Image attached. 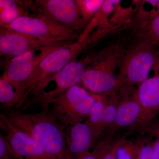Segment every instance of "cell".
<instances>
[{
    "instance_id": "cell-1",
    "label": "cell",
    "mask_w": 159,
    "mask_h": 159,
    "mask_svg": "<svg viewBox=\"0 0 159 159\" xmlns=\"http://www.w3.org/2000/svg\"><path fill=\"white\" fill-rule=\"evenodd\" d=\"M86 47L84 43L77 40L75 42H68L47 54L35 67L20 90L15 109L19 110L25 103L28 108L32 106L45 92L51 77L69 63L76 60Z\"/></svg>"
},
{
    "instance_id": "cell-2",
    "label": "cell",
    "mask_w": 159,
    "mask_h": 159,
    "mask_svg": "<svg viewBox=\"0 0 159 159\" xmlns=\"http://www.w3.org/2000/svg\"><path fill=\"white\" fill-rule=\"evenodd\" d=\"M6 111L5 114L11 123L35 139L51 156L70 159L64 139V128L49 111L29 113L14 108Z\"/></svg>"
},
{
    "instance_id": "cell-3",
    "label": "cell",
    "mask_w": 159,
    "mask_h": 159,
    "mask_svg": "<svg viewBox=\"0 0 159 159\" xmlns=\"http://www.w3.org/2000/svg\"><path fill=\"white\" fill-rule=\"evenodd\" d=\"M128 43L125 40L112 43L94 54L80 85L99 95L116 92L118 88L116 73L120 70L130 48Z\"/></svg>"
},
{
    "instance_id": "cell-4",
    "label": "cell",
    "mask_w": 159,
    "mask_h": 159,
    "mask_svg": "<svg viewBox=\"0 0 159 159\" xmlns=\"http://www.w3.org/2000/svg\"><path fill=\"white\" fill-rule=\"evenodd\" d=\"M159 57V48L139 38L130 46L119 70L118 89L130 93L132 87L139 85L148 78Z\"/></svg>"
},
{
    "instance_id": "cell-5",
    "label": "cell",
    "mask_w": 159,
    "mask_h": 159,
    "mask_svg": "<svg viewBox=\"0 0 159 159\" xmlns=\"http://www.w3.org/2000/svg\"><path fill=\"white\" fill-rule=\"evenodd\" d=\"M101 96L77 84L60 97L51 100L49 112L64 129L86 120L94 103Z\"/></svg>"
},
{
    "instance_id": "cell-6",
    "label": "cell",
    "mask_w": 159,
    "mask_h": 159,
    "mask_svg": "<svg viewBox=\"0 0 159 159\" xmlns=\"http://www.w3.org/2000/svg\"><path fill=\"white\" fill-rule=\"evenodd\" d=\"M4 28L35 37L61 41H72L78 39L80 36L77 31L38 14L20 16Z\"/></svg>"
},
{
    "instance_id": "cell-7",
    "label": "cell",
    "mask_w": 159,
    "mask_h": 159,
    "mask_svg": "<svg viewBox=\"0 0 159 159\" xmlns=\"http://www.w3.org/2000/svg\"><path fill=\"white\" fill-rule=\"evenodd\" d=\"M28 5L32 14L42 15L77 32L88 25L80 16L74 0L28 1Z\"/></svg>"
},
{
    "instance_id": "cell-8",
    "label": "cell",
    "mask_w": 159,
    "mask_h": 159,
    "mask_svg": "<svg viewBox=\"0 0 159 159\" xmlns=\"http://www.w3.org/2000/svg\"><path fill=\"white\" fill-rule=\"evenodd\" d=\"M93 56L82 61L75 60L68 64L53 75L50 80L55 81L56 88L48 92L45 91L34 102L33 106L39 104L42 110L49 111V102L64 94L74 85L80 84L84 73L92 61Z\"/></svg>"
},
{
    "instance_id": "cell-9",
    "label": "cell",
    "mask_w": 159,
    "mask_h": 159,
    "mask_svg": "<svg viewBox=\"0 0 159 159\" xmlns=\"http://www.w3.org/2000/svg\"><path fill=\"white\" fill-rule=\"evenodd\" d=\"M65 43L66 42H62L45 48L41 51L40 54L38 56L35 54L36 51H30L9 60L2 77L12 84L16 91L17 97L22 87L38 64L49 52Z\"/></svg>"
},
{
    "instance_id": "cell-10",
    "label": "cell",
    "mask_w": 159,
    "mask_h": 159,
    "mask_svg": "<svg viewBox=\"0 0 159 159\" xmlns=\"http://www.w3.org/2000/svg\"><path fill=\"white\" fill-rule=\"evenodd\" d=\"M60 40L42 38L0 27V54L11 58L30 51L40 50L62 42Z\"/></svg>"
},
{
    "instance_id": "cell-11",
    "label": "cell",
    "mask_w": 159,
    "mask_h": 159,
    "mask_svg": "<svg viewBox=\"0 0 159 159\" xmlns=\"http://www.w3.org/2000/svg\"><path fill=\"white\" fill-rule=\"evenodd\" d=\"M0 127L5 132L12 149L22 159H57L49 154L31 136L13 125L5 114L0 115Z\"/></svg>"
},
{
    "instance_id": "cell-12",
    "label": "cell",
    "mask_w": 159,
    "mask_h": 159,
    "mask_svg": "<svg viewBox=\"0 0 159 159\" xmlns=\"http://www.w3.org/2000/svg\"><path fill=\"white\" fill-rule=\"evenodd\" d=\"M152 70L153 77L138 85L134 94L141 109L139 125H146L159 112V57Z\"/></svg>"
},
{
    "instance_id": "cell-13",
    "label": "cell",
    "mask_w": 159,
    "mask_h": 159,
    "mask_svg": "<svg viewBox=\"0 0 159 159\" xmlns=\"http://www.w3.org/2000/svg\"><path fill=\"white\" fill-rule=\"evenodd\" d=\"M63 134L70 159H79L89 153L96 141L92 129L85 122L66 127Z\"/></svg>"
},
{
    "instance_id": "cell-14",
    "label": "cell",
    "mask_w": 159,
    "mask_h": 159,
    "mask_svg": "<svg viewBox=\"0 0 159 159\" xmlns=\"http://www.w3.org/2000/svg\"><path fill=\"white\" fill-rule=\"evenodd\" d=\"M141 116V107L134 94L125 97L118 104L115 122L110 128L111 135L119 129L139 125Z\"/></svg>"
},
{
    "instance_id": "cell-15",
    "label": "cell",
    "mask_w": 159,
    "mask_h": 159,
    "mask_svg": "<svg viewBox=\"0 0 159 159\" xmlns=\"http://www.w3.org/2000/svg\"><path fill=\"white\" fill-rule=\"evenodd\" d=\"M120 2L115 0H105L101 8L87 25L77 40L84 43L94 29L98 28L99 29H104L106 27L109 26V17L113 12L117 4Z\"/></svg>"
},
{
    "instance_id": "cell-16",
    "label": "cell",
    "mask_w": 159,
    "mask_h": 159,
    "mask_svg": "<svg viewBox=\"0 0 159 159\" xmlns=\"http://www.w3.org/2000/svg\"><path fill=\"white\" fill-rule=\"evenodd\" d=\"M26 1L0 0V27H6L15 20L29 15Z\"/></svg>"
},
{
    "instance_id": "cell-17",
    "label": "cell",
    "mask_w": 159,
    "mask_h": 159,
    "mask_svg": "<svg viewBox=\"0 0 159 159\" xmlns=\"http://www.w3.org/2000/svg\"><path fill=\"white\" fill-rule=\"evenodd\" d=\"M106 103L105 95L101 97L94 103L85 122L90 127L96 141L103 133L102 128L103 112Z\"/></svg>"
},
{
    "instance_id": "cell-18",
    "label": "cell",
    "mask_w": 159,
    "mask_h": 159,
    "mask_svg": "<svg viewBox=\"0 0 159 159\" xmlns=\"http://www.w3.org/2000/svg\"><path fill=\"white\" fill-rule=\"evenodd\" d=\"M1 107L6 110L13 108L17 102V94L12 84L1 77L0 79Z\"/></svg>"
},
{
    "instance_id": "cell-19",
    "label": "cell",
    "mask_w": 159,
    "mask_h": 159,
    "mask_svg": "<svg viewBox=\"0 0 159 159\" xmlns=\"http://www.w3.org/2000/svg\"><path fill=\"white\" fill-rule=\"evenodd\" d=\"M105 95L106 103L103 112L102 128L103 132L107 129L110 128L113 124L116 116L119 100L116 92Z\"/></svg>"
},
{
    "instance_id": "cell-20",
    "label": "cell",
    "mask_w": 159,
    "mask_h": 159,
    "mask_svg": "<svg viewBox=\"0 0 159 159\" xmlns=\"http://www.w3.org/2000/svg\"><path fill=\"white\" fill-rule=\"evenodd\" d=\"M78 13L85 22H89L101 8L104 0H75Z\"/></svg>"
},
{
    "instance_id": "cell-21",
    "label": "cell",
    "mask_w": 159,
    "mask_h": 159,
    "mask_svg": "<svg viewBox=\"0 0 159 159\" xmlns=\"http://www.w3.org/2000/svg\"><path fill=\"white\" fill-rule=\"evenodd\" d=\"M141 39L149 44L159 48V15L145 25Z\"/></svg>"
},
{
    "instance_id": "cell-22",
    "label": "cell",
    "mask_w": 159,
    "mask_h": 159,
    "mask_svg": "<svg viewBox=\"0 0 159 159\" xmlns=\"http://www.w3.org/2000/svg\"><path fill=\"white\" fill-rule=\"evenodd\" d=\"M132 141L125 139L119 140L116 152V159H132V152L136 149V146Z\"/></svg>"
},
{
    "instance_id": "cell-23",
    "label": "cell",
    "mask_w": 159,
    "mask_h": 159,
    "mask_svg": "<svg viewBox=\"0 0 159 159\" xmlns=\"http://www.w3.org/2000/svg\"><path fill=\"white\" fill-rule=\"evenodd\" d=\"M0 159H22L12 149L7 136L0 134Z\"/></svg>"
},
{
    "instance_id": "cell-24",
    "label": "cell",
    "mask_w": 159,
    "mask_h": 159,
    "mask_svg": "<svg viewBox=\"0 0 159 159\" xmlns=\"http://www.w3.org/2000/svg\"><path fill=\"white\" fill-rule=\"evenodd\" d=\"M111 137L99 142L92 152H89L79 159H101L103 153L111 144Z\"/></svg>"
},
{
    "instance_id": "cell-25",
    "label": "cell",
    "mask_w": 159,
    "mask_h": 159,
    "mask_svg": "<svg viewBox=\"0 0 159 159\" xmlns=\"http://www.w3.org/2000/svg\"><path fill=\"white\" fill-rule=\"evenodd\" d=\"M119 140L111 142L108 148L103 153L101 159H116V152L119 144Z\"/></svg>"
},
{
    "instance_id": "cell-26",
    "label": "cell",
    "mask_w": 159,
    "mask_h": 159,
    "mask_svg": "<svg viewBox=\"0 0 159 159\" xmlns=\"http://www.w3.org/2000/svg\"><path fill=\"white\" fill-rule=\"evenodd\" d=\"M154 150L150 145L144 146L139 151V157L137 159H152Z\"/></svg>"
},
{
    "instance_id": "cell-27",
    "label": "cell",
    "mask_w": 159,
    "mask_h": 159,
    "mask_svg": "<svg viewBox=\"0 0 159 159\" xmlns=\"http://www.w3.org/2000/svg\"><path fill=\"white\" fill-rule=\"evenodd\" d=\"M155 152L159 153V139L156 140L152 145Z\"/></svg>"
},
{
    "instance_id": "cell-28",
    "label": "cell",
    "mask_w": 159,
    "mask_h": 159,
    "mask_svg": "<svg viewBox=\"0 0 159 159\" xmlns=\"http://www.w3.org/2000/svg\"><path fill=\"white\" fill-rule=\"evenodd\" d=\"M156 8L157 9H153V15L154 18L156 17V16H158L159 15V0Z\"/></svg>"
},
{
    "instance_id": "cell-29",
    "label": "cell",
    "mask_w": 159,
    "mask_h": 159,
    "mask_svg": "<svg viewBox=\"0 0 159 159\" xmlns=\"http://www.w3.org/2000/svg\"><path fill=\"white\" fill-rule=\"evenodd\" d=\"M152 159H159V153L155 152L154 151V153L152 155Z\"/></svg>"
}]
</instances>
